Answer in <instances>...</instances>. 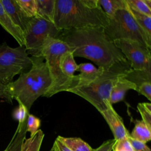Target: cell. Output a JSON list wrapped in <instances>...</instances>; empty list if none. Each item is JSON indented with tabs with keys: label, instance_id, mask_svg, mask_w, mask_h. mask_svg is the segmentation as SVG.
I'll return each mask as SVG.
<instances>
[{
	"label": "cell",
	"instance_id": "29",
	"mask_svg": "<svg viewBox=\"0 0 151 151\" xmlns=\"http://www.w3.org/2000/svg\"><path fill=\"white\" fill-rule=\"evenodd\" d=\"M128 137V136H127ZM113 151H134L131 144L129 142L127 137L116 140L113 147Z\"/></svg>",
	"mask_w": 151,
	"mask_h": 151
},
{
	"label": "cell",
	"instance_id": "4",
	"mask_svg": "<svg viewBox=\"0 0 151 151\" xmlns=\"http://www.w3.org/2000/svg\"><path fill=\"white\" fill-rule=\"evenodd\" d=\"M131 69L128 61L117 63L104 70L100 76L89 84L73 88L68 91L84 99L100 113L112 106L109 99L113 85L120 77Z\"/></svg>",
	"mask_w": 151,
	"mask_h": 151
},
{
	"label": "cell",
	"instance_id": "19",
	"mask_svg": "<svg viewBox=\"0 0 151 151\" xmlns=\"http://www.w3.org/2000/svg\"><path fill=\"white\" fill-rule=\"evenodd\" d=\"M57 139L73 151H93V149L79 137H65L58 136Z\"/></svg>",
	"mask_w": 151,
	"mask_h": 151
},
{
	"label": "cell",
	"instance_id": "5",
	"mask_svg": "<svg viewBox=\"0 0 151 151\" xmlns=\"http://www.w3.org/2000/svg\"><path fill=\"white\" fill-rule=\"evenodd\" d=\"M68 51L74 50L58 38L48 37L45 40L41 51V57L45 60L52 83L44 97H50L59 92L68 91L70 88L73 79L65 77L60 67L61 55Z\"/></svg>",
	"mask_w": 151,
	"mask_h": 151
},
{
	"label": "cell",
	"instance_id": "12",
	"mask_svg": "<svg viewBox=\"0 0 151 151\" xmlns=\"http://www.w3.org/2000/svg\"><path fill=\"white\" fill-rule=\"evenodd\" d=\"M5 11L13 22L19 27L23 32L27 28L31 18L23 12L16 0H0Z\"/></svg>",
	"mask_w": 151,
	"mask_h": 151
},
{
	"label": "cell",
	"instance_id": "3",
	"mask_svg": "<svg viewBox=\"0 0 151 151\" xmlns=\"http://www.w3.org/2000/svg\"><path fill=\"white\" fill-rule=\"evenodd\" d=\"M32 65L28 72L20 74L15 81L7 84L12 99L22 103L29 112L34 101L44 96L51 85V78L42 57H31Z\"/></svg>",
	"mask_w": 151,
	"mask_h": 151
},
{
	"label": "cell",
	"instance_id": "37",
	"mask_svg": "<svg viewBox=\"0 0 151 151\" xmlns=\"http://www.w3.org/2000/svg\"><path fill=\"white\" fill-rule=\"evenodd\" d=\"M54 145V147H55V151H58V150H57V148H56V147H55V145H54H54Z\"/></svg>",
	"mask_w": 151,
	"mask_h": 151
},
{
	"label": "cell",
	"instance_id": "15",
	"mask_svg": "<svg viewBox=\"0 0 151 151\" xmlns=\"http://www.w3.org/2000/svg\"><path fill=\"white\" fill-rule=\"evenodd\" d=\"M74 57L73 51H68L64 52L60 60V67L62 73L71 79L74 77V73L77 71L78 67Z\"/></svg>",
	"mask_w": 151,
	"mask_h": 151
},
{
	"label": "cell",
	"instance_id": "26",
	"mask_svg": "<svg viewBox=\"0 0 151 151\" xmlns=\"http://www.w3.org/2000/svg\"><path fill=\"white\" fill-rule=\"evenodd\" d=\"M142 121L151 129V104L150 103H140L137 104Z\"/></svg>",
	"mask_w": 151,
	"mask_h": 151
},
{
	"label": "cell",
	"instance_id": "36",
	"mask_svg": "<svg viewBox=\"0 0 151 151\" xmlns=\"http://www.w3.org/2000/svg\"><path fill=\"white\" fill-rule=\"evenodd\" d=\"M50 151H55V147H54V146L53 145L52 147H51V149L50 150Z\"/></svg>",
	"mask_w": 151,
	"mask_h": 151
},
{
	"label": "cell",
	"instance_id": "9",
	"mask_svg": "<svg viewBox=\"0 0 151 151\" xmlns=\"http://www.w3.org/2000/svg\"><path fill=\"white\" fill-rule=\"evenodd\" d=\"M114 43L130 63L133 70L151 71L150 49L130 40H117Z\"/></svg>",
	"mask_w": 151,
	"mask_h": 151
},
{
	"label": "cell",
	"instance_id": "32",
	"mask_svg": "<svg viewBox=\"0 0 151 151\" xmlns=\"http://www.w3.org/2000/svg\"><path fill=\"white\" fill-rule=\"evenodd\" d=\"M116 142L114 139H109L104 142L99 147L93 149V151H112L113 147Z\"/></svg>",
	"mask_w": 151,
	"mask_h": 151
},
{
	"label": "cell",
	"instance_id": "35",
	"mask_svg": "<svg viewBox=\"0 0 151 151\" xmlns=\"http://www.w3.org/2000/svg\"><path fill=\"white\" fill-rule=\"evenodd\" d=\"M144 1L146 5L151 9V0H144Z\"/></svg>",
	"mask_w": 151,
	"mask_h": 151
},
{
	"label": "cell",
	"instance_id": "27",
	"mask_svg": "<svg viewBox=\"0 0 151 151\" xmlns=\"http://www.w3.org/2000/svg\"><path fill=\"white\" fill-rule=\"evenodd\" d=\"M41 125L40 119L34 116L33 114H29L27 117L26 130L27 132L30 133V136H33L38 130Z\"/></svg>",
	"mask_w": 151,
	"mask_h": 151
},
{
	"label": "cell",
	"instance_id": "8",
	"mask_svg": "<svg viewBox=\"0 0 151 151\" xmlns=\"http://www.w3.org/2000/svg\"><path fill=\"white\" fill-rule=\"evenodd\" d=\"M61 30L52 22L38 17L29 20L24 32V47L31 57H41V51L45 40L48 37L57 38Z\"/></svg>",
	"mask_w": 151,
	"mask_h": 151
},
{
	"label": "cell",
	"instance_id": "30",
	"mask_svg": "<svg viewBox=\"0 0 151 151\" xmlns=\"http://www.w3.org/2000/svg\"><path fill=\"white\" fill-rule=\"evenodd\" d=\"M127 139L134 151H150V149L146 143L132 138L130 134L128 136Z\"/></svg>",
	"mask_w": 151,
	"mask_h": 151
},
{
	"label": "cell",
	"instance_id": "6",
	"mask_svg": "<svg viewBox=\"0 0 151 151\" xmlns=\"http://www.w3.org/2000/svg\"><path fill=\"white\" fill-rule=\"evenodd\" d=\"M104 31L113 41L130 40L150 50L151 41L138 25L127 5L124 8L117 11L113 18L109 19Z\"/></svg>",
	"mask_w": 151,
	"mask_h": 151
},
{
	"label": "cell",
	"instance_id": "33",
	"mask_svg": "<svg viewBox=\"0 0 151 151\" xmlns=\"http://www.w3.org/2000/svg\"><path fill=\"white\" fill-rule=\"evenodd\" d=\"M0 99H4L7 102L10 104L12 103V99L7 91L6 85L3 84L0 82Z\"/></svg>",
	"mask_w": 151,
	"mask_h": 151
},
{
	"label": "cell",
	"instance_id": "14",
	"mask_svg": "<svg viewBox=\"0 0 151 151\" xmlns=\"http://www.w3.org/2000/svg\"><path fill=\"white\" fill-rule=\"evenodd\" d=\"M136 86L127 80L124 75L120 77L113 85L110 95V103L111 104L116 103L124 100L127 90H134L136 91Z\"/></svg>",
	"mask_w": 151,
	"mask_h": 151
},
{
	"label": "cell",
	"instance_id": "20",
	"mask_svg": "<svg viewBox=\"0 0 151 151\" xmlns=\"http://www.w3.org/2000/svg\"><path fill=\"white\" fill-rule=\"evenodd\" d=\"M99 3L109 19L113 18L117 11L126 6L125 0H99Z\"/></svg>",
	"mask_w": 151,
	"mask_h": 151
},
{
	"label": "cell",
	"instance_id": "21",
	"mask_svg": "<svg viewBox=\"0 0 151 151\" xmlns=\"http://www.w3.org/2000/svg\"><path fill=\"white\" fill-rule=\"evenodd\" d=\"M124 77L134 83L137 88L143 83L151 82V71L135 70L132 68L124 75Z\"/></svg>",
	"mask_w": 151,
	"mask_h": 151
},
{
	"label": "cell",
	"instance_id": "2",
	"mask_svg": "<svg viewBox=\"0 0 151 151\" xmlns=\"http://www.w3.org/2000/svg\"><path fill=\"white\" fill-rule=\"evenodd\" d=\"M53 23L60 30L88 27L105 28L109 18L99 0H55Z\"/></svg>",
	"mask_w": 151,
	"mask_h": 151
},
{
	"label": "cell",
	"instance_id": "24",
	"mask_svg": "<svg viewBox=\"0 0 151 151\" xmlns=\"http://www.w3.org/2000/svg\"><path fill=\"white\" fill-rule=\"evenodd\" d=\"M16 1L27 17L32 18L36 17V0H16Z\"/></svg>",
	"mask_w": 151,
	"mask_h": 151
},
{
	"label": "cell",
	"instance_id": "1",
	"mask_svg": "<svg viewBox=\"0 0 151 151\" xmlns=\"http://www.w3.org/2000/svg\"><path fill=\"white\" fill-rule=\"evenodd\" d=\"M57 38L74 50V57L88 59L104 70L127 61L103 27L61 30Z\"/></svg>",
	"mask_w": 151,
	"mask_h": 151
},
{
	"label": "cell",
	"instance_id": "23",
	"mask_svg": "<svg viewBox=\"0 0 151 151\" xmlns=\"http://www.w3.org/2000/svg\"><path fill=\"white\" fill-rule=\"evenodd\" d=\"M129 9L138 25L145 32L147 38L151 41V17Z\"/></svg>",
	"mask_w": 151,
	"mask_h": 151
},
{
	"label": "cell",
	"instance_id": "28",
	"mask_svg": "<svg viewBox=\"0 0 151 151\" xmlns=\"http://www.w3.org/2000/svg\"><path fill=\"white\" fill-rule=\"evenodd\" d=\"M18 107L14 111L12 116L15 120L18 121V123L24 122L27 119L29 112L22 103H18Z\"/></svg>",
	"mask_w": 151,
	"mask_h": 151
},
{
	"label": "cell",
	"instance_id": "17",
	"mask_svg": "<svg viewBox=\"0 0 151 151\" xmlns=\"http://www.w3.org/2000/svg\"><path fill=\"white\" fill-rule=\"evenodd\" d=\"M27 120L23 123H18L13 137L4 151H21L22 144L26 136Z\"/></svg>",
	"mask_w": 151,
	"mask_h": 151
},
{
	"label": "cell",
	"instance_id": "16",
	"mask_svg": "<svg viewBox=\"0 0 151 151\" xmlns=\"http://www.w3.org/2000/svg\"><path fill=\"white\" fill-rule=\"evenodd\" d=\"M36 17L53 23L55 12V0H36Z\"/></svg>",
	"mask_w": 151,
	"mask_h": 151
},
{
	"label": "cell",
	"instance_id": "7",
	"mask_svg": "<svg viewBox=\"0 0 151 151\" xmlns=\"http://www.w3.org/2000/svg\"><path fill=\"white\" fill-rule=\"evenodd\" d=\"M31 65V58L24 46L13 48L5 42L0 45V82L3 84H9L16 75Z\"/></svg>",
	"mask_w": 151,
	"mask_h": 151
},
{
	"label": "cell",
	"instance_id": "18",
	"mask_svg": "<svg viewBox=\"0 0 151 151\" xmlns=\"http://www.w3.org/2000/svg\"><path fill=\"white\" fill-rule=\"evenodd\" d=\"M130 136L135 140L146 143L151 139V129L142 120H135L134 127Z\"/></svg>",
	"mask_w": 151,
	"mask_h": 151
},
{
	"label": "cell",
	"instance_id": "34",
	"mask_svg": "<svg viewBox=\"0 0 151 151\" xmlns=\"http://www.w3.org/2000/svg\"><path fill=\"white\" fill-rule=\"evenodd\" d=\"M56 148L58 151H73L67 146H65L63 143H62L60 140H58L57 138L54 143Z\"/></svg>",
	"mask_w": 151,
	"mask_h": 151
},
{
	"label": "cell",
	"instance_id": "10",
	"mask_svg": "<svg viewBox=\"0 0 151 151\" xmlns=\"http://www.w3.org/2000/svg\"><path fill=\"white\" fill-rule=\"evenodd\" d=\"M100 114L108 124L116 140L126 138L130 134L124 124L122 118L114 110L113 106L100 112Z\"/></svg>",
	"mask_w": 151,
	"mask_h": 151
},
{
	"label": "cell",
	"instance_id": "25",
	"mask_svg": "<svg viewBox=\"0 0 151 151\" xmlns=\"http://www.w3.org/2000/svg\"><path fill=\"white\" fill-rule=\"evenodd\" d=\"M125 2L130 9L151 17V9L146 5L144 0H125Z\"/></svg>",
	"mask_w": 151,
	"mask_h": 151
},
{
	"label": "cell",
	"instance_id": "22",
	"mask_svg": "<svg viewBox=\"0 0 151 151\" xmlns=\"http://www.w3.org/2000/svg\"><path fill=\"white\" fill-rule=\"evenodd\" d=\"M44 137L43 132L39 129L33 136L24 140L21 151H39Z\"/></svg>",
	"mask_w": 151,
	"mask_h": 151
},
{
	"label": "cell",
	"instance_id": "13",
	"mask_svg": "<svg viewBox=\"0 0 151 151\" xmlns=\"http://www.w3.org/2000/svg\"><path fill=\"white\" fill-rule=\"evenodd\" d=\"M0 25L19 44L24 46V35L22 29L16 25L5 11L0 1Z\"/></svg>",
	"mask_w": 151,
	"mask_h": 151
},
{
	"label": "cell",
	"instance_id": "11",
	"mask_svg": "<svg viewBox=\"0 0 151 151\" xmlns=\"http://www.w3.org/2000/svg\"><path fill=\"white\" fill-rule=\"evenodd\" d=\"M103 70L104 69L102 68L99 67L97 68L91 63H81L78 64L77 71H80V74L74 76L71 87L68 91L73 88L89 84L100 76Z\"/></svg>",
	"mask_w": 151,
	"mask_h": 151
},
{
	"label": "cell",
	"instance_id": "31",
	"mask_svg": "<svg viewBox=\"0 0 151 151\" xmlns=\"http://www.w3.org/2000/svg\"><path fill=\"white\" fill-rule=\"evenodd\" d=\"M136 91L146 97L149 101L151 100V82H145L137 87Z\"/></svg>",
	"mask_w": 151,
	"mask_h": 151
}]
</instances>
